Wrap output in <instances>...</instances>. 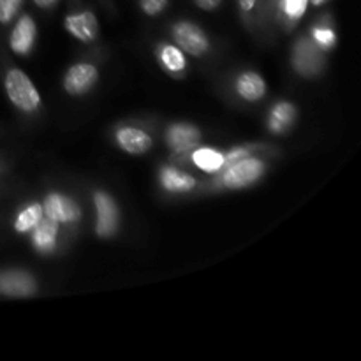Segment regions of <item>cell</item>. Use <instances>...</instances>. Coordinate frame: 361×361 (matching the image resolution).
I'll return each mask as SVG.
<instances>
[{
	"label": "cell",
	"mask_w": 361,
	"mask_h": 361,
	"mask_svg": "<svg viewBox=\"0 0 361 361\" xmlns=\"http://www.w3.org/2000/svg\"><path fill=\"white\" fill-rule=\"evenodd\" d=\"M194 2H196L197 6L201 7V9L214 11V9H217L219 6H221L222 0H194Z\"/></svg>",
	"instance_id": "obj_24"
},
{
	"label": "cell",
	"mask_w": 361,
	"mask_h": 361,
	"mask_svg": "<svg viewBox=\"0 0 361 361\" xmlns=\"http://www.w3.org/2000/svg\"><path fill=\"white\" fill-rule=\"evenodd\" d=\"M307 2L309 0H284V9L288 16L300 18L307 9Z\"/></svg>",
	"instance_id": "obj_22"
},
{
	"label": "cell",
	"mask_w": 361,
	"mask_h": 361,
	"mask_svg": "<svg viewBox=\"0 0 361 361\" xmlns=\"http://www.w3.org/2000/svg\"><path fill=\"white\" fill-rule=\"evenodd\" d=\"M201 133L190 123H175L168 129L166 134V141L171 147V150L183 154V152H189L192 148H196L200 145Z\"/></svg>",
	"instance_id": "obj_9"
},
{
	"label": "cell",
	"mask_w": 361,
	"mask_h": 361,
	"mask_svg": "<svg viewBox=\"0 0 361 361\" xmlns=\"http://www.w3.org/2000/svg\"><path fill=\"white\" fill-rule=\"evenodd\" d=\"M35 41V23L30 16H21L11 34V48L20 55H27Z\"/></svg>",
	"instance_id": "obj_12"
},
{
	"label": "cell",
	"mask_w": 361,
	"mask_h": 361,
	"mask_svg": "<svg viewBox=\"0 0 361 361\" xmlns=\"http://www.w3.org/2000/svg\"><path fill=\"white\" fill-rule=\"evenodd\" d=\"M192 159L194 164L203 169V171L214 173L224 168V155L221 152L214 150V148H200V150L194 152Z\"/></svg>",
	"instance_id": "obj_17"
},
{
	"label": "cell",
	"mask_w": 361,
	"mask_h": 361,
	"mask_svg": "<svg viewBox=\"0 0 361 361\" xmlns=\"http://www.w3.org/2000/svg\"><path fill=\"white\" fill-rule=\"evenodd\" d=\"M293 66L303 76H317L324 66L323 48L310 39H302L295 46Z\"/></svg>",
	"instance_id": "obj_3"
},
{
	"label": "cell",
	"mask_w": 361,
	"mask_h": 361,
	"mask_svg": "<svg viewBox=\"0 0 361 361\" xmlns=\"http://www.w3.org/2000/svg\"><path fill=\"white\" fill-rule=\"evenodd\" d=\"M326 2V0H312V4H316V6H319V4Z\"/></svg>",
	"instance_id": "obj_27"
},
{
	"label": "cell",
	"mask_w": 361,
	"mask_h": 361,
	"mask_svg": "<svg viewBox=\"0 0 361 361\" xmlns=\"http://www.w3.org/2000/svg\"><path fill=\"white\" fill-rule=\"evenodd\" d=\"M6 90L11 101L23 111H34L41 104V95L23 71L13 69L7 73Z\"/></svg>",
	"instance_id": "obj_1"
},
{
	"label": "cell",
	"mask_w": 361,
	"mask_h": 361,
	"mask_svg": "<svg viewBox=\"0 0 361 361\" xmlns=\"http://www.w3.org/2000/svg\"><path fill=\"white\" fill-rule=\"evenodd\" d=\"M34 2L37 4L39 7H42V9H46V7H51L56 0H34Z\"/></svg>",
	"instance_id": "obj_26"
},
{
	"label": "cell",
	"mask_w": 361,
	"mask_h": 361,
	"mask_svg": "<svg viewBox=\"0 0 361 361\" xmlns=\"http://www.w3.org/2000/svg\"><path fill=\"white\" fill-rule=\"evenodd\" d=\"M263 173L264 164L259 159H240V161L228 166L224 176H222V182L228 189H243V187H249L254 182H257Z\"/></svg>",
	"instance_id": "obj_2"
},
{
	"label": "cell",
	"mask_w": 361,
	"mask_h": 361,
	"mask_svg": "<svg viewBox=\"0 0 361 361\" xmlns=\"http://www.w3.org/2000/svg\"><path fill=\"white\" fill-rule=\"evenodd\" d=\"M37 293L34 277L21 270L0 271V295L9 298H28Z\"/></svg>",
	"instance_id": "obj_6"
},
{
	"label": "cell",
	"mask_w": 361,
	"mask_h": 361,
	"mask_svg": "<svg viewBox=\"0 0 361 361\" xmlns=\"http://www.w3.org/2000/svg\"><path fill=\"white\" fill-rule=\"evenodd\" d=\"M256 4V0H240V6H242L243 11H250Z\"/></svg>",
	"instance_id": "obj_25"
},
{
	"label": "cell",
	"mask_w": 361,
	"mask_h": 361,
	"mask_svg": "<svg viewBox=\"0 0 361 361\" xmlns=\"http://www.w3.org/2000/svg\"><path fill=\"white\" fill-rule=\"evenodd\" d=\"M66 28L74 35V37L80 39V41L90 42L97 37V18H95L94 13H90V11L71 14V16L66 18Z\"/></svg>",
	"instance_id": "obj_10"
},
{
	"label": "cell",
	"mask_w": 361,
	"mask_h": 361,
	"mask_svg": "<svg viewBox=\"0 0 361 361\" xmlns=\"http://www.w3.org/2000/svg\"><path fill=\"white\" fill-rule=\"evenodd\" d=\"M56 235H59V222L53 219H41L34 228V245L41 252H51L55 249Z\"/></svg>",
	"instance_id": "obj_13"
},
{
	"label": "cell",
	"mask_w": 361,
	"mask_h": 361,
	"mask_svg": "<svg viewBox=\"0 0 361 361\" xmlns=\"http://www.w3.org/2000/svg\"><path fill=\"white\" fill-rule=\"evenodd\" d=\"M166 6H168V0H141V9H143L148 16H155V14L161 13Z\"/></svg>",
	"instance_id": "obj_23"
},
{
	"label": "cell",
	"mask_w": 361,
	"mask_h": 361,
	"mask_svg": "<svg viewBox=\"0 0 361 361\" xmlns=\"http://www.w3.org/2000/svg\"><path fill=\"white\" fill-rule=\"evenodd\" d=\"M97 76V69L92 63H76L67 71L63 78V88L71 95H81L94 87Z\"/></svg>",
	"instance_id": "obj_7"
},
{
	"label": "cell",
	"mask_w": 361,
	"mask_h": 361,
	"mask_svg": "<svg viewBox=\"0 0 361 361\" xmlns=\"http://www.w3.org/2000/svg\"><path fill=\"white\" fill-rule=\"evenodd\" d=\"M173 37L182 51H187L192 56H201L208 49V39L204 32L197 25L189 21H180L173 27Z\"/></svg>",
	"instance_id": "obj_5"
},
{
	"label": "cell",
	"mask_w": 361,
	"mask_h": 361,
	"mask_svg": "<svg viewBox=\"0 0 361 361\" xmlns=\"http://www.w3.org/2000/svg\"><path fill=\"white\" fill-rule=\"evenodd\" d=\"M95 201V210H97V226H95V231L101 238H111L116 231H118L120 226V215L118 208H116L115 201L111 196H108L106 192H95L94 196Z\"/></svg>",
	"instance_id": "obj_4"
},
{
	"label": "cell",
	"mask_w": 361,
	"mask_h": 361,
	"mask_svg": "<svg viewBox=\"0 0 361 361\" xmlns=\"http://www.w3.org/2000/svg\"><path fill=\"white\" fill-rule=\"evenodd\" d=\"M44 212L56 222H76L81 215L78 204L62 194H49L44 201Z\"/></svg>",
	"instance_id": "obj_8"
},
{
	"label": "cell",
	"mask_w": 361,
	"mask_h": 361,
	"mask_svg": "<svg viewBox=\"0 0 361 361\" xmlns=\"http://www.w3.org/2000/svg\"><path fill=\"white\" fill-rule=\"evenodd\" d=\"M41 219H42L41 204H30V207L25 208V210L18 215L14 228H16V231H20V233L32 231V229L35 228V224H37Z\"/></svg>",
	"instance_id": "obj_18"
},
{
	"label": "cell",
	"mask_w": 361,
	"mask_h": 361,
	"mask_svg": "<svg viewBox=\"0 0 361 361\" xmlns=\"http://www.w3.org/2000/svg\"><path fill=\"white\" fill-rule=\"evenodd\" d=\"M296 116L295 106L289 104V102H279L270 113V120H268V127H270L271 133L282 134L293 126Z\"/></svg>",
	"instance_id": "obj_15"
},
{
	"label": "cell",
	"mask_w": 361,
	"mask_h": 361,
	"mask_svg": "<svg viewBox=\"0 0 361 361\" xmlns=\"http://www.w3.org/2000/svg\"><path fill=\"white\" fill-rule=\"evenodd\" d=\"M161 183L166 190H171V192H183V190L194 189V185H196L192 176L173 168L162 169Z\"/></svg>",
	"instance_id": "obj_16"
},
{
	"label": "cell",
	"mask_w": 361,
	"mask_h": 361,
	"mask_svg": "<svg viewBox=\"0 0 361 361\" xmlns=\"http://www.w3.org/2000/svg\"><path fill=\"white\" fill-rule=\"evenodd\" d=\"M161 60L169 71H175V73L185 69V56H183V53L180 51L178 48H175V46H162Z\"/></svg>",
	"instance_id": "obj_19"
},
{
	"label": "cell",
	"mask_w": 361,
	"mask_h": 361,
	"mask_svg": "<svg viewBox=\"0 0 361 361\" xmlns=\"http://www.w3.org/2000/svg\"><path fill=\"white\" fill-rule=\"evenodd\" d=\"M116 141L122 147V150L133 155L145 154L152 147V137L145 130L136 129V127H122L116 133Z\"/></svg>",
	"instance_id": "obj_11"
},
{
	"label": "cell",
	"mask_w": 361,
	"mask_h": 361,
	"mask_svg": "<svg viewBox=\"0 0 361 361\" xmlns=\"http://www.w3.org/2000/svg\"><path fill=\"white\" fill-rule=\"evenodd\" d=\"M314 37H316V42L323 49H330L335 44V34L330 28H316L314 30Z\"/></svg>",
	"instance_id": "obj_21"
},
{
	"label": "cell",
	"mask_w": 361,
	"mask_h": 361,
	"mask_svg": "<svg viewBox=\"0 0 361 361\" xmlns=\"http://www.w3.org/2000/svg\"><path fill=\"white\" fill-rule=\"evenodd\" d=\"M236 90L245 101H259L267 92L264 80L256 73H245L236 81Z\"/></svg>",
	"instance_id": "obj_14"
},
{
	"label": "cell",
	"mask_w": 361,
	"mask_h": 361,
	"mask_svg": "<svg viewBox=\"0 0 361 361\" xmlns=\"http://www.w3.org/2000/svg\"><path fill=\"white\" fill-rule=\"evenodd\" d=\"M23 0H0V23H9L20 11Z\"/></svg>",
	"instance_id": "obj_20"
}]
</instances>
